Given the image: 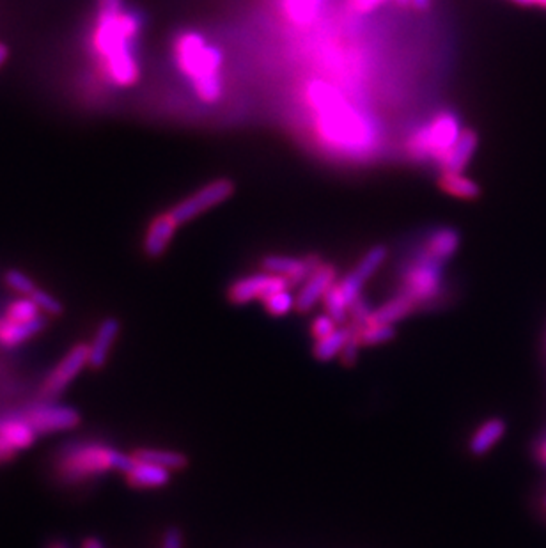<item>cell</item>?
Returning a JSON list of instances; mask_svg holds the SVG:
<instances>
[{"instance_id":"obj_1","label":"cell","mask_w":546,"mask_h":548,"mask_svg":"<svg viewBox=\"0 0 546 548\" xmlns=\"http://www.w3.org/2000/svg\"><path fill=\"white\" fill-rule=\"evenodd\" d=\"M142 29V13L128 7L125 0H98L89 35V50L105 84L126 89L138 82L140 63L136 45Z\"/></svg>"},{"instance_id":"obj_2","label":"cell","mask_w":546,"mask_h":548,"mask_svg":"<svg viewBox=\"0 0 546 548\" xmlns=\"http://www.w3.org/2000/svg\"><path fill=\"white\" fill-rule=\"evenodd\" d=\"M316 137L330 151L349 158L371 155L378 144L375 121L327 80H310L306 87Z\"/></svg>"},{"instance_id":"obj_3","label":"cell","mask_w":546,"mask_h":548,"mask_svg":"<svg viewBox=\"0 0 546 548\" xmlns=\"http://www.w3.org/2000/svg\"><path fill=\"white\" fill-rule=\"evenodd\" d=\"M174 63L179 73L188 80L199 102L213 105L224 93V56L197 31H183L172 43Z\"/></svg>"},{"instance_id":"obj_4","label":"cell","mask_w":546,"mask_h":548,"mask_svg":"<svg viewBox=\"0 0 546 548\" xmlns=\"http://www.w3.org/2000/svg\"><path fill=\"white\" fill-rule=\"evenodd\" d=\"M463 130L465 128L454 112L442 110L410 134L407 151L413 160H435L439 164L445 153L456 144Z\"/></svg>"},{"instance_id":"obj_5","label":"cell","mask_w":546,"mask_h":548,"mask_svg":"<svg viewBox=\"0 0 546 548\" xmlns=\"http://www.w3.org/2000/svg\"><path fill=\"white\" fill-rule=\"evenodd\" d=\"M442 265L444 263L422 254L405 274L403 295H407L415 304H422L439 297L444 275Z\"/></svg>"},{"instance_id":"obj_6","label":"cell","mask_w":546,"mask_h":548,"mask_svg":"<svg viewBox=\"0 0 546 548\" xmlns=\"http://www.w3.org/2000/svg\"><path fill=\"white\" fill-rule=\"evenodd\" d=\"M233 192H235V185L231 179H226V178L215 179L205 185L203 188H199L197 192H194L192 196H188L187 199L179 201L169 211H171L174 220L181 226V224H187V222L197 218L207 209L222 205L224 201H228L233 196Z\"/></svg>"},{"instance_id":"obj_7","label":"cell","mask_w":546,"mask_h":548,"mask_svg":"<svg viewBox=\"0 0 546 548\" xmlns=\"http://www.w3.org/2000/svg\"><path fill=\"white\" fill-rule=\"evenodd\" d=\"M289 286H291V280L282 275L270 274V272L248 275V277L239 279L229 288L228 299H229V302L241 306V304H247L252 300H263L275 291L288 289Z\"/></svg>"},{"instance_id":"obj_8","label":"cell","mask_w":546,"mask_h":548,"mask_svg":"<svg viewBox=\"0 0 546 548\" xmlns=\"http://www.w3.org/2000/svg\"><path fill=\"white\" fill-rule=\"evenodd\" d=\"M385 258H387V249L383 245H376L366 252V256L360 259V263L349 274L338 282L339 291L348 306H351L360 297L362 286L383 265Z\"/></svg>"},{"instance_id":"obj_9","label":"cell","mask_w":546,"mask_h":548,"mask_svg":"<svg viewBox=\"0 0 546 548\" xmlns=\"http://www.w3.org/2000/svg\"><path fill=\"white\" fill-rule=\"evenodd\" d=\"M87 364H89V346L86 344L75 346L46 380L43 389L45 394L57 396L59 392H63L73 381V378L76 377Z\"/></svg>"},{"instance_id":"obj_10","label":"cell","mask_w":546,"mask_h":548,"mask_svg":"<svg viewBox=\"0 0 546 548\" xmlns=\"http://www.w3.org/2000/svg\"><path fill=\"white\" fill-rule=\"evenodd\" d=\"M27 421L35 428V433H52V431H63L78 426L80 415L78 411L69 407L43 405L29 411Z\"/></svg>"},{"instance_id":"obj_11","label":"cell","mask_w":546,"mask_h":548,"mask_svg":"<svg viewBox=\"0 0 546 548\" xmlns=\"http://www.w3.org/2000/svg\"><path fill=\"white\" fill-rule=\"evenodd\" d=\"M334 284H336V269L332 265L321 263L312 274L308 275L306 284L302 286V289L297 297V309L302 312H308L319 300H323L325 293Z\"/></svg>"},{"instance_id":"obj_12","label":"cell","mask_w":546,"mask_h":548,"mask_svg":"<svg viewBox=\"0 0 546 548\" xmlns=\"http://www.w3.org/2000/svg\"><path fill=\"white\" fill-rule=\"evenodd\" d=\"M323 261L316 256L308 258H288V256H267L263 259V267L270 274L282 275L291 280V284L308 280V275L312 274Z\"/></svg>"},{"instance_id":"obj_13","label":"cell","mask_w":546,"mask_h":548,"mask_svg":"<svg viewBox=\"0 0 546 548\" xmlns=\"http://www.w3.org/2000/svg\"><path fill=\"white\" fill-rule=\"evenodd\" d=\"M177 226L179 224L174 220L171 211L157 215L149 222L146 238H144V252H146V256L153 258V259L162 258L166 254L167 247L171 245Z\"/></svg>"},{"instance_id":"obj_14","label":"cell","mask_w":546,"mask_h":548,"mask_svg":"<svg viewBox=\"0 0 546 548\" xmlns=\"http://www.w3.org/2000/svg\"><path fill=\"white\" fill-rule=\"evenodd\" d=\"M479 138L474 130L465 128L463 134L456 140V144L445 153L439 162L442 172H463L476 155Z\"/></svg>"},{"instance_id":"obj_15","label":"cell","mask_w":546,"mask_h":548,"mask_svg":"<svg viewBox=\"0 0 546 548\" xmlns=\"http://www.w3.org/2000/svg\"><path fill=\"white\" fill-rule=\"evenodd\" d=\"M121 332V323L116 318H106L95 334L93 344L89 346V366L98 370L108 359L110 348L116 343Z\"/></svg>"},{"instance_id":"obj_16","label":"cell","mask_w":546,"mask_h":548,"mask_svg":"<svg viewBox=\"0 0 546 548\" xmlns=\"http://www.w3.org/2000/svg\"><path fill=\"white\" fill-rule=\"evenodd\" d=\"M458 247H460L458 231L452 228H439L430 235V238L424 243L422 254H426L440 263H445L449 258H452L456 254Z\"/></svg>"},{"instance_id":"obj_17","label":"cell","mask_w":546,"mask_h":548,"mask_svg":"<svg viewBox=\"0 0 546 548\" xmlns=\"http://www.w3.org/2000/svg\"><path fill=\"white\" fill-rule=\"evenodd\" d=\"M126 478L136 488H160L171 481V471L149 462L136 460V465L126 472Z\"/></svg>"},{"instance_id":"obj_18","label":"cell","mask_w":546,"mask_h":548,"mask_svg":"<svg viewBox=\"0 0 546 548\" xmlns=\"http://www.w3.org/2000/svg\"><path fill=\"white\" fill-rule=\"evenodd\" d=\"M35 430L29 421H7L0 426V449H25L35 442Z\"/></svg>"},{"instance_id":"obj_19","label":"cell","mask_w":546,"mask_h":548,"mask_svg":"<svg viewBox=\"0 0 546 548\" xmlns=\"http://www.w3.org/2000/svg\"><path fill=\"white\" fill-rule=\"evenodd\" d=\"M43 329H45V320L39 316L29 321H15L7 318L5 321L0 323V341L7 346H16L33 338Z\"/></svg>"},{"instance_id":"obj_20","label":"cell","mask_w":546,"mask_h":548,"mask_svg":"<svg viewBox=\"0 0 546 548\" xmlns=\"http://www.w3.org/2000/svg\"><path fill=\"white\" fill-rule=\"evenodd\" d=\"M325 0H282L286 18L297 27L312 25L323 7Z\"/></svg>"},{"instance_id":"obj_21","label":"cell","mask_w":546,"mask_h":548,"mask_svg":"<svg viewBox=\"0 0 546 548\" xmlns=\"http://www.w3.org/2000/svg\"><path fill=\"white\" fill-rule=\"evenodd\" d=\"M506 433V421L493 417L488 419L478 431L474 433L472 441H470V452L476 456L486 454L491 447L495 446Z\"/></svg>"},{"instance_id":"obj_22","label":"cell","mask_w":546,"mask_h":548,"mask_svg":"<svg viewBox=\"0 0 546 548\" xmlns=\"http://www.w3.org/2000/svg\"><path fill=\"white\" fill-rule=\"evenodd\" d=\"M440 187L452 198L472 201L480 196V187L478 183L465 176L463 172H442L440 176Z\"/></svg>"},{"instance_id":"obj_23","label":"cell","mask_w":546,"mask_h":548,"mask_svg":"<svg viewBox=\"0 0 546 548\" xmlns=\"http://www.w3.org/2000/svg\"><path fill=\"white\" fill-rule=\"evenodd\" d=\"M413 308H415V302L409 299L407 295L401 293L396 299L383 304L381 308L373 310L368 323H390V325H394L396 321L403 320L405 316H409L410 312H413Z\"/></svg>"},{"instance_id":"obj_24","label":"cell","mask_w":546,"mask_h":548,"mask_svg":"<svg viewBox=\"0 0 546 548\" xmlns=\"http://www.w3.org/2000/svg\"><path fill=\"white\" fill-rule=\"evenodd\" d=\"M136 460L149 462L158 467H164L167 471H181L187 467L188 460L185 454L176 451H160V449H138L134 452Z\"/></svg>"},{"instance_id":"obj_25","label":"cell","mask_w":546,"mask_h":548,"mask_svg":"<svg viewBox=\"0 0 546 548\" xmlns=\"http://www.w3.org/2000/svg\"><path fill=\"white\" fill-rule=\"evenodd\" d=\"M348 340H349V329L346 325L321 340H316L314 350H312L314 357L321 362L332 360L334 357L341 355L342 348H344V344L348 343Z\"/></svg>"},{"instance_id":"obj_26","label":"cell","mask_w":546,"mask_h":548,"mask_svg":"<svg viewBox=\"0 0 546 548\" xmlns=\"http://www.w3.org/2000/svg\"><path fill=\"white\" fill-rule=\"evenodd\" d=\"M396 330L390 323H366L359 332V341L364 346H373L394 340Z\"/></svg>"},{"instance_id":"obj_27","label":"cell","mask_w":546,"mask_h":548,"mask_svg":"<svg viewBox=\"0 0 546 548\" xmlns=\"http://www.w3.org/2000/svg\"><path fill=\"white\" fill-rule=\"evenodd\" d=\"M323 304H325V309H327V314H330L338 323L346 321L348 312H349V306L346 304V300H344L338 284L330 286V289L325 293Z\"/></svg>"},{"instance_id":"obj_28","label":"cell","mask_w":546,"mask_h":548,"mask_svg":"<svg viewBox=\"0 0 546 548\" xmlns=\"http://www.w3.org/2000/svg\"><path fill=\"white\" fill-rule=\"evenodd\" d=\"M263 304L272 316H284L297 308V299L288 289H280L263 299Z\"/></svg>"},{"instance_id":"obj_29","label":"cell","mask_w":546,"mask_h":548,"mask_svg":"<svg viewBox=\"0 0 546 548\" xmlns=\"http://www.w3.org/2000/svg\"><path fill=\"white\" fill-rule=\"evenodd\" d=\"M5 282H7L9 288H13L15 291H18L20 295H25V297H31L33 291L37 288L35 280L24 272H20V270H7L5 272Z\"/></svg>"},{"instance_id":"obj_30","label":"cell","mask_w":546,"mask_h":548,"mask_svg":"<svg viewBox=\"0 0 546 548\" xmlns=\"http://www.w3.org/2000/svg\"><path fill=\"white\" fill-rule=\"evenodd\" d=\"M37 309L39 308L35 306L33 299H29V300H16L15 304L9 306L7 318L15 320V321H29V320L37 318Z\"/></svg>"},{"instance_id":"obj_31","label":"cell","mask_w":546,"mask_h":548,"mask_svg":"<svg viewBox=\"0 0 546 548\" xmlns=\"http://www.w3.org/2000/svg\"><path fill=\"white\" fill-rule=\"evenodd\" d=\"M29 299H33L35 302V306L39 309H43V310H46L48 314L57 316V314L63 312L61 302L56 300L50 293H46V291H43V289H39V288H35V291H33V295H31Z\"/></svg>"},{"instance_id":"obj_32","label":"cell","mask_w":546,"mask_h":548,"mask_svg":"<svg viewBox=\"0 0 546 548\" xmlns=\"http://www.w3.org/2000/svg\"><path fill=\"white\" fill-rule=\"evenodd\" d=\"M334 330H338V321H336L330 314L318 316V318L314 320V323H312V329H310L314 340H321V338L332 334Z\"/></svg>"},{"instance_id":"obj_33","label":"cell","mask_w":546,"mask_h":548,"mask_svg":"<svg viewBox=\"0 0 546 548\" xmlns=\"http://www.w3.org/2000/svg\"><path fill=\"white\" fill-rule=\"evenodd\" d=\"M385 2L387 0H349V7L359 15H369L378 7H381Z\"/></svg>"},{"instance_id":"obj_34","label":"cell","mask_w":546,"mask_h":548,"mask_svg":"<svg viewBox=\"0 0 546 548\" xmlns=\"http://www.w3.org/2000/svg\"><path fill=\"white\" fill-rule=\"evenodd\" d=\"M162 548H183V534L177 527H169L164 534Z\"/></svg>"},{"instance_id":"obj_35","label":"cell","mask_w":546,"mask_h":548,"mask_svg":"<svg viewBox=\"0 0 546 548\" xmlns=\"http://www.w3.org/2000/svg\"><path fill=\"white\" fill-rule=\"evenodd\" d=\"M430 4H431V0H411V7H415L417 11H424V9H428L430 7Z\"/></svg>"},{"instance_id":"obj_36","label":"cell","mask_w":546,"mask_h":548,"mask_svg":"<svg viewBox=\"0 0 546 548\" xmlns=\"http://www.w3.org/2000/svg\"><path fill=\"white\" fill-rule=\"evenodd\" d=\"M82 548H105L103 547L102 542L100 540H96V538H87L84 543H82Z\"/></svg>"},{"instance_id":"obj_37","label":"cell","mask_w":546,"mask_h":548,"mask_svg":"<svg viewBox=\"0 0 546 548\" xmlns=\"http://www.w3.org/2000/svg\"><path fill=\"white\" fill-rule=\"evenodd\" d=\"M7 56H9V50H7V46H5L4 43H0V68L5 65V61H7Z\"/></svg>"},{"instance_id":"obj_38","label":"cell","mask_w":546,"mask_h":548,"mask_svg":"<svg viewBox=\"0 0 546 548\" xmlns=\"http://www.w3.org/2000/svg\"><path fill=\"white\" fill-rule=\"evenodd\" d=\"M516 4H521V5H538V0H512Z\"/></svg>"},{"instance_id":"obj_39","label":"cell","mask_w":546,"mask_h":548,"mask_svg":"<svg viewBox=\"0 0 546 548\" xmlns=\"http://www.w3.org/2000/svg\"><path fill=\"white\" fill-rule=\"evenodd\" d=\"M540 458L546 463V441L541 444V447H540Z\"/></svg>"},{"instance_id":"obj_40","label":"cell","mask_w":546,"mask_h":548,"mask_svg":"<svg viewBox=\"0 0 546 548\" xmlns=\"http://www.w3.org/2000/svg\"><path fill=\"white\" fill-rule=\"evenodd\" d=\"M50 548H69L68 545H66V543H61V542H59V543H54V545H52V547Z\"/></svg>"},{"instance_id":"obj_41","label":"cell","mask_w":546,"mask_h":548,"mask_svg":"<svg viewBox=\"0 0 546 548\" xmlns=\"http://www.w3.org/2000/svg\"><path fill=\"white\" fill-rule=\"evenodd\" d=\"M399 5H410L411 4V0H396Z\"/></svg>"},{"instance_id":"obj_42","label":"cell","mask_w":546,"mask_h":548,"mask_svg":"<svg viewBox=\"0 0 546 548\" xmlns=\"http://www.w3.org/2000/svg\"><path fill=\"white\" fill-rule=\"evenodd\" d=\"M538 5H540V7H545L546 9V0H538Z\"/></svg>"},{"instance_id":"obj_43","label":"cell","mask_w":546,"mask_h":548,"mask_svg":"<svg viewBox=\"0 0 546 548\" xmlns=\"http://www.w3.org/2000/svg\"><path fill=\"white\" fill-rule=\"evenodd\" d=\"M545 506H546V499H545Z\"/></svg>"}]
</instances>
